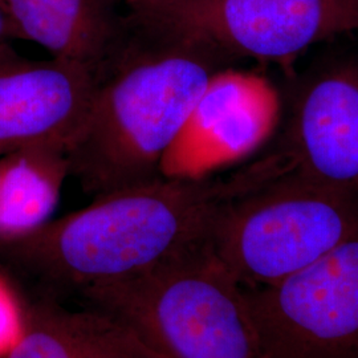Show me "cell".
I'll return each mask as SVG.
<instances>
[{
	"mask_svg": "<svg viewBox=\"0 0 358 358\" xmlns=\"http://www.w3.org/2000/svg\"><path fill=\"white\" fill-rule=\"evenodd\" d=\"M230 60L178 27L127 10L115 48L94 69L90 112L68 149L71 178L93 198L158 179L210 77Z\"/></svg>",
	"mask_w": 358,
	"mask_h": 358,
	"instance_id": "6da1fadb",
	"label": "cell"
},
{
	"mask_svg": "<svg viewBox=\"0 0 358 358\" xmlns=\"http://www.w3.org/2000/svg\"><path fill=\"white\" fill-rule=\"evenodd\" d=\"M248 176L158 178L93 198L13 243L0 260L40 284L43 294L68 301L84 288L138 275L207 242L217 213Z\"/></svg>",
	"mask_w": 358,
	"mask_h": 358,
	"instance_id": "7a4b0ae2",
	"label": "cell"
},
{
	"mask_svg": "<svg viewBox=\"0 0 358 358\" xmlns=\"http://www.w3.org/2000/svg\"><path fill=\"white\" fill-rule=\"evenodd\" d=\"M72 299L127 327L159 358H267L243 287L208 241Z\"/></svg>",
	"mask_w": 358,
	"mask_h": 358,
	"instance_id": "3957f363",
	"label": "cell"
},
{
	"mask_svg": "<svg viewBox=\"0 0 358 358\" xmlns=\"http://www.w3.org/2000/svg\"><path fill=\"white\" fill-rule=\"evenodd\" d=\"M357 230V195L304 178L276 157L250 166L208 243L244 289H255L306 268Z\"/></svg>",
	"mask_w": 358,
	"mask_h": 358,
	"instance_id": "277c9868",
	"label": "cell"
},
{
	"mask_svg": "<svg viewBox=\"0 0 358 358\" xmlns=\"http://www.w3.org/2000/svg\"><path fill=\"white\" fill-rule=\"evenodd\" d=\"M244 292L266 357L358 358V230L306 268Z\"/></svg>",
	"mask_w": 358,
	"mask_h": 358,
	"instance_id": "5b68a950",
	"label": "cell"
},
{
	"mask_svg": "<svg viewBox=\"0 0 358 358\" xmlns=\"http://www.w3.org/2000/svg\"><path fill=\"white\" fill-rule=\"evenodd\" d=\"M159 17L232 57L285 62L358 29V0H155L127 7Z\"/></svg>",
	"mask_w": 358,
	"mask_h": 358,
	"instance_id": "8992f818",
	"label": "cell"
},
{
	"mask_svg": "<svg viewBox=\"0 0 358 358\" xmlns=\"http://www.w3.org/2000/svg\"><path fill=\"white\" fill-rule=\"evenodd\" d=\"M280 113L279 92L267 77L232 66L219 69L167 149L158 178H215L259 152Z\"/></svg>",
	"mask_w": 358,
	"mask_h": 358,
	"instance_id": "52a82bcc",
	"label": "cell"
},
{
	"mask_svg": "<svg viewBox=\"0 0 358 358\" xmlns=\"http://www.w3.org/2000/svg\"><path fill=\"white\" fill-rule=\"evenodd\" d=\"M94 69L52 57L29 60L0 47V155L75 141L90 112Z\"/></svg>",
	"mask_w": 358,
	"mask_h": 358,
	"instance_id": "ba28073f",
	"label": "cell"
},
{
	"mask_svg": "<svg viewBox=\"0 0 358 358\" xmlns=\"http://www.w3.org/2000/svg\"><path fill=\"white\" fill-rule=\"evenodd\" d=\"M287 164L315 183L358 196V63L332 65L300 92Z\"/></svg>",
	"mask_w": 358,
	"mask_h": 358,
	"instance_id": "9c48e42d",
	"label": "cell"
},
{
	"mask_svg": "<svg viewBox=\"0 0 358 358\" xmlns=\"http://www.w3.org/2000/svg\"><path fill=\"white\" fill-rule=\"evenodd\" d=\"M13 38L38 44L52 57L96 69L115 48L124 0H1Z\"/></svg>",
	"mask_w": 358,
	"mask_h": 358,
	"instance_id": "30bf717a",
	"label": "cell"
},
{
	"mask_svg": "<svg viewBox=\"0 0 358 358\" xmlns=\"http://www.w3.org/2000/svg\"><path fill=\"white\" fill-rule=\"evenodd\" d=\"M7 358L159 357L115 319L43 294L27 308L24 332Z\"/></svg>",
	"mask_w": 358,
	"mask_h": 358,
	"instance_id": "8fae6325",
	"label": "cell"
},
{
	"mask_svg": "<svg viewBox=\"0 0 358 358\" xmlns=\"http://www.w3.org/2000/svg\"><path fill=\"white\" fill-rule=\"evenodd\" d=\"M68 178V150L62 146L0 155V244L26 238L52 220Z\"/></svg>",
	"mask_w": 358,
	"mask_h": 358,
	"instance_id": "7c38bea8",
	"label": "cell"
},
{
	"mask_svg": "<svg viewBox=\"0 0 358 358\" xmlns=\"http://www.w3.org/2000/svg\"><path fill=\"white\" fill-rule=\"evenodd\" d=\"M26 325V309L11 285L0 273V358H7L20 341Z\"/></svg>",
	"mask_w": 358,
	"mask_h": 358,
	"instance_id": "4fadbf2b",
	"label": "cell"
},
{
	"mask_svg": "<svg viewBox=\"0 0 358 358\" xmlns=\"http://www.w3.org/2000/svg\"><path fill=\"white\" fill-rule=\"evenodd\" d=\"M13 31L7 17V13L4 10V6L0 0V47L10 44V40H13Z\"/></svg>",
	"mask_w": 358,
	"mask_h": 358,
	"instance_id": "5bb4252c",
	"label": "cell"
},
{
	"mask_svg": "<svg viewBox=\"0 0 358 358\" xmlns=\"http://www.w3.org/2000/svg\"><path fill=\"white\" fill-rule=\"evenodd\" d=\"M148 1H155V0H124L125 7H133V6L142 4V3H148Z\"/></svg>",
	"mask_w": 358,
	"mask_h": 358,
	"instance_id": "9a60e30c",
	"label": "cell"
}]
</instances>
